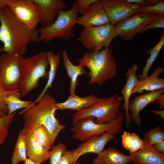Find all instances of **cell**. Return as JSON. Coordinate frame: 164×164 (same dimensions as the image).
I'll list each match as a JSON object with an SVG mask.
<instances>
[{
    "label": "cell",
    "instance_id": "1",
    "mask_svg": "<svg viewBox=\"0 0 164 164\" xmlns=\"http://www.w3.org/2000/svg\"><path fill=\"white\" fill-rule=\"evenodd\" d=\"M39 33L36 28L30 29L21 23L8 6L0 9V41L2 52L23 56L28 45L36 42Z\"/></svg>",
    "mask_w": 164,
    "mask_h": 164
},
{
    "label": "cell",
    "instance_id": "7",
    "mask_svg": "<svg viewBox=\"0 0 164 164\" xmlns=\"http://www.w3.org/2000/svg\"><path fill=\"white\" fill-rule=\"evenodd\" d=\"M125 113L121 111L119 116L114 121L106 124L94 122V118L88 117L77 122L70 128L72 138L83 142L94 135L109 132L115 135L120 133L125 119Z\"/></svg>",
    "mask_w": 164,
    "mask_h": 164
},
{
    "label": "cell",
    "instance_id": "36",
    "mask_svg": "<svg viewBox=\"0 0 164 164\" xmlns=\"http://www.w3.org/2000/svg\"><path fill=\"white\" fill-rule=\"evenodd\" d=\"M98 0H76L78 7V12L82 15L88 9L91 5Z\"/></svg>",
    "mask_w": 164,
    "mask_h": 164
},
{
    "label": "cell",
    "instance_id": "4",
    "mask_svg": "<svg viewBox=\"0 0 164 164\" xmlns=\"http://www.w3.org/2000/svg\"><path fill=\"white\" fill-rule=\"evenodd\" d=\"M78 9L76 0L70 9L59 12L54 22L48 26L37 29L39 36L37 43H48L56 39H70L73 35V27L78 17Z\"/></svg>",
    "mask_w": 164,
    "mask_h": 164
},
{
    "label": "cell",
    "instance_id": "5",
    "mask_svg": "<svg viewBox=\"0 0 164 164\" xmlns=\"http://www.w3.org/2000/svg\"><path fill=\"white\" fill-rule=\"evenodd\" d=\"M49 63L46 52H40L24 59L19 90L21 96L25 97L39 86L41 78H47Z\"/></svg>",
    "mask_w": 164,
    "mask_h": 164
},
{
    "label": "cell",
    "instance_id": "26",
    "mask_svg": "<svg viewBox=\"0 0 164 164\" xmlns=\"http://www.w3.org/2000/svg\"><path fill=\"white\" fill-rule=\"evenodd\" d=\"M164 45V32L162 31L160 39L158 43L146 52V53L150 54V56L147 60L145 66L142 69V73L138 76L139 80L143 79L148 76L149 70L158 57Z\"/></svg>",
    "mask_w": 164,
    "mask_h": 164
},
{
    "label": "cell",
    "instance_id": "16",
    "mask_svg": "<svg viewBox=\"0 0 164 164\" xmlns=\"http://www.w3.org/2000/svg\"><path fill=\"white\" fill-rule=\"evenodd\" d=\"M108 23H110L109 19L99 0L93 3L84 14L78 16L76 22V24L83 27Z\"/></svg>",
    "mask_w": 164,
    "mask_h": 164
},
{
    "label": "cell",
    "instance_id": "41",
    "mask_svg": "<svg viewBox=\"0 0 164 164\" xmlns=\"http://www.w3.org/2000/svg\"><path fill=\"white\" fill-rule=\"evenodd\" d=\"M145 6H149L154 5L159 1V0H145Z\"/></svg>",
    "mask_w": 164,
    "mask_h": 164
},
{
    "label": "cell",
    "instance_id": "20",
    "mask_svg": "<svg viewBox=\"0 0 164 164\" xmlns=\"http://www.w3.org/2000/svg\"><path fill=\"white\" fill-rule=\"evenodd\" d=\"M144 141L143 147L133 154L132 164H164V154L159 152L153 145Z\"/></svg>",
    "mask_w": 164,
    "mask_h": 164
},
{
    "label": "cell",
    "instance_id": "9",
    "mask_svg": "<svg viewBox=\"0 0 164 164\" xmlns=\"http://www.w3.org/2000/svg\"><path fill=\"white\" fill-rule=\"evenodd\" d=\"M24 58L16 54L0 55V83L6 90H19Z\"/></svg>",
    "mask_w": 164,
    "mask_h": 164
},
{
    "label": "cell",
    "instance_id": "42",
    "mask_svg": "<svg viewBox=\"0 0 164 164\" xmlns=\"http://www.w3.org/2000/svg\"><path fill=\"white\" fill-rule=\"evenodd\" d=\"M11 0H0V9L5 6H8Z\"/></svg>",
    "mask_w": 164,
    "mask_h": 164
},
{
    "label": "cell",
    "instance_id": "33",
    "mask_svg": "<svg viewBox=\"0 0 164 164\" xmlns=\"http://www.w3.org/2000/svg\"><path fill=\"white\" fill-rule=\"evenodd\" d=\"M138 12L153 13L158 15H164V1L159 0L156 4L152 5L142 6Z\"/></svg>",
    "mask_w": 164,
    "mask_h": 164
},
{
    "label": "cell",
    "instance_id": "15",
    "mask_svg": "<svg viewBox=\"0 0 164 164\" xmlns=\"http://www.w3.org/2000/svg\"><path fill=\"white\" fill-rule=\"evenodd\" d=\"M164 92V89L149 92L140 95H136L129 100L128 110L130 111L131 123L135 124L141 129V121L140 113L146 106L156 101Z\"/></svg>",
    "mask_w": 164,
    "mask_h": 164
},
{
    "label": "cell",
    "instance_id": "8",
    "mask_svg": "<svg viewBox=\"0 0 164 164\" xmlns=\"http://www.w3.org/2000/svg\"><path fill=\"white\" fill-rule=\"evenodd\" d=\"M114 26L110 23L96 26L83 27L79 39L82 46L89 52L99 51L109 47L117 36Z\"/></svg>",
    "mask_w": 164,
    "mask_h": 164
},
{
    "label": "cell",
    "instance_id": "22",
    "mask_svg": "<svg viewBox=\"0 0 164 164\" xmlns=\"http://www.w3.org/2000/svg\"><path fill=\"white\" fill-rule=\"evenodd\" d=\"M133 154L127 155L117 148L109 147L97 154L94 164H128L131 162Z\"/></svg>",
    "mask_w": 164,
    "mask_h": 164
},
{
    "label": "cell",
    "instance_id": "30",
    "mask_svg": "<svg viewBox=\"0 0 164 164\" xmlns=\"http://www.w3.org/2000/svg\"><path fill=\"white\" fill-rule=\"evenodd\" d=\"M15 113L16 112L7 114L0 118V145L4 143L8 136L9 128Z\"/></svg>",
    "mask_w": 164,
    "mask_h": 164
},
{
    "label": "cell",
    "instance_id": "34",
    "mask_svg": "<svg viewBox=\"0 0 164 164\" xmlns=\"http://www.w3.org/2000/svg\"><path fill=\"white\" fill-rule=\"evenodd\" d=\"M164 28V15H158L151 22L145 26L139 32L142 33L148 30Z\"/></svg>",
    "mask_w": 164,
    "mask_h": 164
},
{
    "label": "cell",
    "instance_id": "25",
    "mask_svg": "<svg viewBox=\"0 0 164 164\" xmlns=\"http://www.w3.org/2000/svg\"><path fill=\"white\" fill-rule=\"evenodd\" d=\"M123 146L129 151L130 155L137 152L144 146L145 141L135 133L124 131L121 136Z\"/></svg>",
    "mask_w": 164,
    "mask_h": 164
},
{
    "label": "cell",
    "instance_id": "10",
    "mask_svg": "<svg viewBox=\"0 0 164 164\" xmlns=\"http://www.w3.org/2000/svg\"><path fill=\"white\" fill-rule=\"evenodd\" d=\"M158 15L153 13L137 12L123 19L114 26L117 36L125 41H129Z\"/></svg>",
    "mask_w": 164,
    "mask_h": 164
},
{
    "label": "cell",
    "instance_id": "12",
    "mask_svg": "<svg viewBox=\"0 0 164 164\" xmlns=\"http://www.w3.org/2000/svg\"><path fill=\"white\" fill-rule=\"evenodd\" d=\"M109 20L113 26L120 21L138 12L142 6L126 0H100Z\"/></svg>",
    "mask_w": 164,
    "mask_h": 164
},
{
    "label": "cell",
    "instance_id": "24",
    "mask_svg": "<svg viewBox=\"0 0 164 164\" xmlns=\"http://www.w3.org/2000/svg\"><path fill=\"white\" fill-rule=\"evenodd\" d=\"M49 63L50 67L48 72V79L44 88L39 95L34 101L39 99L43 95L46 93L48 89L51 88L55 80L58 68L60 63L61 53L58 52L56 54L53 52L49 51L46 52Z\"/></svg>",
    "mask_w": 164,
    "mask_h": 164
},
{
    "label": "cell",
    "instance_id": "2",
    "mask_svg": "<svg viewBox=\"0 0 164 164\" xmlns=\"http://www.w3.org/2000/svg\"><path fill=\"white\" fill-rule=\"evenodd\" d=\"M55 99L46 93L39 99L33 101L31 105L20 112L24 120V129L31 131L43 125L49 132L53 141L60 132L65 128L55 117L57 110Z\"/></svg>",
    "mask_w": 164,
    "mask_h": 164
},
{
    "label": "cell",
    "instance_id": "39",
    "mask_svg": "<svg viewBox=\"0 0 164 164\" xmlns=\"http://www.w3.org/2000/svg\"><path fill=\"white\" fill-rule=\"evenodd\" d=\"M126 1L130 3L139 5L142 6L145 5V1L144 0H126Z\"/></svg>",
    "mask_w": 164,
    "mask_h": 164
},
{
    "label": "cell",
    "instance_id": "11",
    "mask_svg": "<svg viewBox=\"0 0 164 164\" xmlns=\"http://www.w3.org/2000/svg\"><path fill=\"white\" fill-rule=\"evenodd\" d=\"M8 6L24 26L30 29L36 28L39 24V14L32 0H11Z\"/></svg>",
    "mask_w": 164,
    "mask_h": 164
},
{
    "label": "cell",
    "instance_id": "45",
    "mask_svg": "<svg viewBox=\"0 0 164 164\" xmlns=\"http://www.w3.org/2000/svg\"><path fill=\"white\" fill-rule=\"evenodd\" d=\"M6 114L0 111V118L4 116Z\"/></svg>",
    "mask_w": 164,
    "mask_h": 164
},
{
    "label": "cell",
    "instance_id": "32",
    "mask_svg": "<svg viewBox=\"0 0 164 164\" xmlns=\"http://www.w3.org/2000/svg\"><path fill=\"white\" fill-rule=\"evenodd\" d=\"M67 150L66 145L63 143H59L53 146L52 149L50 151L49 164H57Z\"/></svg>",
    "mask_w": 164,
    "mask_h": 164
},
{
    "label": "cell",
    "instance_id": "38",
    "mask_svg": "<svg viewBox=\"0 0 164 164\" xmlns=\"http://www.w3.org/2000/svg\"><path fill=\"white\" fill-rule=\"evenodd\" d=\"M153 146L157 151L164 154V140L153 145Z\"/></svg>",
    "mask_w": 164,
    "mask_h": 164
},
{
    "label": "cell",
    "instance_id": "44",
    "mask_svg": "<svg viewBox=\"0 0 164 164\" xmlns=\"http://www.w3.org/2000/svg\"><path fill=\"white\" fill-rule=\"evenodd\" d=\"M24 162V164H41L28 158H27Z\"/></svg>",
    "mask_w": 164,
    "mask_h": 164
},
{
    "label": "cell",
    "instance_id": "31",
    "mask_svg": "<svg viewBox=\"0 0 164 164\" xmlns=\"http://www.w3.org/2000/svg\"><path fill=\"white\" fill-rule=\"evenodd\" d=\"M143 140L153 145L164 140V131L161 127L144 134Z\"/></svg>",
    "mask_w": 164,
    "mask_h": 164
},
{
    "label": "cell",
    "instance_id": "37",
    "mask_svg": "<svg viewBox=\"0 0 164 164\" xmlns=\"http://www.w3.org/2000/svg\"><path fill=\"white\" fill-rule=\"evenodd\" d=\"M72 151L67 150L63 154L57 164H74Z\"/></svg>",
    "mask_w": 164,
    "mask_h": 164
},
{
    "label": "cell",
    "instance_id": "21",
    "mask_svg": "<svg viewBox=\"0 0 164 164\" xmlns=\"http://www.w3.org/2000/svg\"><path fill=\"white\" fill-rule=\"evenodd\" d=\"M101 98L93 94L81 97L75 94H70L66 101L63 102L56 103V106L57 110L69 109L77 112L92 106Z\"/></svg>",
    "mask_w": 164,
    "mask_h": 164
},
{
    "label": "cell",
    "instance_id": "6",
    "mask_svg": "<svg viewBox=\"0 0 164 164\" xmlns=\"http://www.w3.org/2000/svg\"><path fill=\"white\" fill-rule=\"evenodd\" d=\"M123 103L122 97L118 94L108 97L101 98L92 106L75 112L72 115V124L88 117H93L94 122L97 123H110L120 115Z\"/></svg>",
    "mask_w": 164,
    "mask_h": 164
},
{
    "label": "cell",
    "instance_id": "23",
    "mask_svg": "<svg viewBox=\"0 0 164 164\" xmlns=\"http://www.w3.org/2000/svg\"><path fill=\"white\" fill-rule=\"evenodd\" d=\"M62 57L64 68L70 79L69 87L70 94H75L78 77L81 75H88L89 73L79 64L78 65L73 64L70 60L65 50L63 51Z\"/></svg>",
    "mask_w": 164,
    "mask_h": 164
},
{
    "label": "cell",
    "instance_id": "35",
    "mask_svg": "<svg viewBox=\"0 0 164 164\" xmlns=\"http://www.w3.org/2000/svg\"><path fill=\"white\" fill-rule=\"evenodd\" d=\"M18 91L17 90L13 91H8L5 89L0 83V111L6 114L8 113L7 107L5 103L6 96L9 94H13Z\"/></svg>",
    "mask_w": 164,
    "mask_h": 164
},
{
    "label": "cell",
    "instance_id": "17",
    "mask_svg": "<svg viewBox=\"0 0 164 164\" xmlns=\"http://www.w3.org/2000/svg\"><path fill=\"white\" fill-rule=\"evenodd\" d=\"M138 69L137 64L134 63L128 69L125 74V76L127 78L126 83L121 91L123 100L124 104L122 108L125 110V119L127 128L132 125L128 104L130 97L139 80L136 74Z\"/></svg>",
    "mask_w": 164,
    "mask_h": 164
},
{
    "label": "cell",
    "instance_id": "13",
    "mask_svg": "<svg viewBox=\"0 0 164 164\" xmlns=\"http://www.w3.org/2000/svg\"><path fill=\"white\" fill-rule=\"evenodd\" d=\"M39 14V24L42 27L49 26L57 17L60 12L69 9L63 0H32Z\"/></svg>",
    "mask_w": 164,
    "mask_h": 164
},
{
    "label": "cell",
    "instance_id": "40",
    "mask_svg": "<svg viewBox=\"0 0 164 164\" xmlns=\"http://www.w3.org/2000/svg\"><path fill=\"white\" fill-rule=\"evenodd\" d=\"M157 103L159 105L160 108L163 109L164 108V94H162L157 99Z\"/></svg>",
    "mask_w": 164,
    "mask_h": 164
},
{
    "label": "cell",
    "instance_id": "27",
    "mask_svg": "<svg viewBox=\"0 0 164 164\" xmlns=\"http://www.w3.org/2000/svg\"><path fill=\"white\" fill-rule=\"evenodd\" d=\"M21 93L18 91L7 95L5 103L7 107L8 114H11L21 109H25L30 106L33 102L30 101H24L20 99Z\"/></svg>",
    "mask_w": 164,
    "mask_h": 164
},
{
    "label": "cell",
    "instance_id": "19",
    "mask_svg": "<svg viewBox=\"0 0 164 164\" xmlns=\"http://www.w3.org/2000/svg\"><path fill=\"white\" fill-rule=\"evenodd\" d=\"M164 71L163 66H159L154 70L151 75L139 80L132 94L135 93L142 94L145 91L149 92L164 89V79L159 77Z\"/></svg>",
    "mask_w": 164,
    "mask_h": 164
},
{
    "label": "cell",
    "instance_id": "46",
    "mask_svg": "<svg viewBox=\"0 0 164 164\" xmlns=\"http://www.w3.org/2000/svg\"><path fill=\"white\" fill-rule=\"evenodd\" d=\"M80 162V161L78 162H77L76 163H75L74 164H79V163Z\"/></svg>",
    "mask_w": 164,
    "mask_h": 164
},
{
    "label": "cell",
    "instance_id": "18",
    "mask_svg": "<svg viewBox=\"0 0 164 164\" xmlns=\"http://www.w3.org/2000/svg\"><path fill=\"white\" fill-rule=\"evenodd\" d=\"M27 148V156L28 159L41 164L49 159V150L39 142L31 132L22 129Z\"/></svg>",
    "mask_w": 164,
    "mask_h": 164
},
{
    "label": "cell",
    "instance_id": "3",
    "mask_svg": "<svg viewBox=\"0 0 164 164\" xmlns=\"http://www.w3.org/2000/svg\"><path fill=\"white\" fill-rule=\"evenodd\" d=\"M82 67L89 70V84L102 86L113 78L117 73L118 63L113 55V50L108 47L99 51H87L78 60Z\"/></svg>",
    "mask_w": 164,
    "mask_h": 164
},
{
    "label": "cell",
    "instance_id": "29",
    "mask_svg": "<svg viewBox=\"0 0 164 164\" xmlns=\"http://www.w3.org/2000/svg\"><path fill=\"white\" fill-rule=\"evenodd\" d=\"M30 131L35 138L47 149L49 150L54 142L46 128L40 125Z\"/></svg>",
    "mask_w": 164,
    "mask_h": 164
},
{
    "label": "cell",
    "instance_id": "14",
    "mask_svg": "<svg viewBox=\"0 0 164 164\" xmlns=\"http://www.w3.org/2000/svg\"><path fill=\"white\" fill-rule=\"evenodd\" d=\"M115 135L109 132L94 135L90 137L78 146L72 150L75 163L79 158L84 154L93 153L97 154L104 150L106 145L109 141L114 139Z\"/></svg>",
    "mask_w": 164,
    "mask_h": 164
},
{
    "label": "cell",
    "instance_id": "28",
    "mask_svg": "<svg viewBox=\"0 0 164 164\" xmlns=\"http://www.w3.org/2000/svg\"><path fill=\"white\" fill-rule=\"evenodd\" d=\"M27 148L24 135L22 130L19 133L11 159L12 164H18L27 158Z\"/></svg>",
    "mask_w": 164,
    "mask_h": 164
},
{
    "label": "cell",
    "instance_id": "43",
    "mask_svg": "<svg viewBox=\"0 0 164 164\" xmlns=\"http://www.w3.org/2000/svg\"><path fill=\"white\" fill-rule=\"evenodd\" d=\"M152 112L154 114L160 115L162 117V118L164 119V111L163 110L162 111L153 110L152 111Z\"/></svg>",
    "mask_w": 164,
    "mask_h": 164
}]
</instances>
